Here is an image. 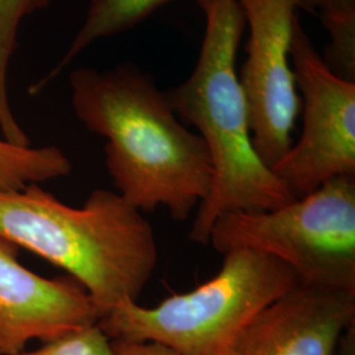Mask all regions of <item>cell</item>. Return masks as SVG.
Returning a JSON list of instances; mask_svg holds the SVG:
<instances>
[{"label": "cell", "mask_w": 355, "mask_h": 355, "mask_svg": "<svg viewBox=\"0 0 355 355\" xmlns=\"http://www.w3.org/2000/svg\"><path fill=\"white\" fill-rule=\"evenodd\" d=\"M208 245L223 255L237 249L271 255L304 287L355 292V177L330 179L275 209L220 216Z\"/></svg>", "instance_id": "5b68a950"}, {"label": "cell", "mask_w": 355, "mask_h": 355, "mask_svg": "<svg viewBox=\"0 0 355 355\" xmlns=\"http://www.w3.org/2000/svg\"><path fill=\"white\" fill-rule=\"evenodd\" d=\"M249 26L246 61L239 74L254 149L270 168L293 145L302 98L291 64L297 0H239Z\"/></svg>", "instance_id": "52a82bcc"}, {"label": "cell", "mask_w": 355, "mask_h": 355, "mask_svg": "<svg viewBox=\"0 0 355 355\" xmlns=\"http://www.w3.org/2000/svg\"><path fill=\"white\" fill-rule=\"evenodd\" d=\"M70 87L76 117L107 140L105 166L117 193L141 212L164 205L175 221H187L209 190V155L153 76L129 64L79 67Z\"/></svg>", "instance_id": "6da1fadb"}, {"label": "cell", "mask_w": 355, "mask_h": 355, "mask_svg": "<svg viewBox=\"0 0 355 355\" xmlns=\"http://www.w3.org/2000/svg\"><path fill=\"white\" fill-rule=\"evenodd\" d=\"M299 7L318 13L329 35L327 55L346 62L355 55V0H297Z\"/></svg>", "instance_id": "8fae6325"}, {"label": "cell", "mask_w": 355, "mask_h": 355, "mask_svg": "<svg viewBox=\"0 0 355 355\" xmlns=\"http://www.w3.org/2000/svg\"><path fill=\"white\" fill-rule=\"evenodd\" d=\"M291 64L302 94L303 130L271 170L300 199L330 179L355 177V82L330 71L299 19Z\"/></svg>", "instance_id": "8992f818"}, {"label": "cell", "mask_w": 355, "mask_h": 355, "mask_svg": "<svg viewBox=\"0 0 355 355\" xmlns=\"http://www.w3.org/2000/svg\"><path fill=\"white\" fill-rule=\"evenodd\" d=\"M167 1L170 0H91L83 24L76 37L73 38L61 61L38 82L37 89L58 76L94 42L132 29Z\"/></svg>", "instance_id": "30bf717a"}, {"label": "cell", "mask_w": 355, "mask_h": 355, "mask_svg": "<svg viewBox=\"0 0 355 355\" xmlns=\"http://www.w3.org/2000/svg\"><path fill=\"white\" fill-rule=\"evenodd\" d=\"M299 284L291 267L249 249L224 254L221 270L155 306L117 305L98 325L111 341L161 343L178 355H232L242 331Z\"/></svg>", "instance_id": "277c9868"}, {"label": "cell", "mask_w": 355, "mask_h": 355, "mask_svg": "<svg viewBox=\"0 0 355 355\" xmlns=\"http://www.w3.org/2000/svg\"><path fill=\"white\" fill-rule=\"evenodd\" d=\"M0 237L76 278L99 320L139 302L158 263L150 221L117 192L98 189L80 208L60 202L36 183L0 192Z\"/></svg>", "instance_id": "3957f363"}, {"label": "cell", "mask_w": 355, "mask_h": 355, "mask_svg": "<svg viewBox=\"0 0 355 355\" xmlns=\"http://www.w3.org/2000/svg\"><path fill=\"white\" fill-rule=\"evenodd\" d=\"M334 355H355V324L345 330Z\"/></svg>", "instance_id": "5bb4252c"}, {"label": "cell", "mask_w": 355, "mask_h": 355, "mask_svg": "<svg viewBox=\"0 0 355 355\" xmlns=\"http://www.w3.org/2000/svg\"><path fill=\"white\" fill-rule=\"evenodd\" d=\"M205 17L203 44L191 76L166 92L179 119L199 130L211 162V183L198 205L190 240L208 245L220 216L270 211L295 200L254 149L248 107L236 71L245 31L239 0H196Z\"/></svg>", "instance_id": "7a4b0ae2"}, {"label": "cell", "mask_w": 355, "mask_h": 355, "mask_svg": "<svg viewBox=\"0 0 355 355\" xmlns=\"http://www.w3.org/2000/svg\"><path fill=\"white\" fill-rule=\"evenodd\" d=\"M12 355H114V352L111 340L96 324L44 343L36 350H23Z\"/></svg>", "instance_id": "7c38bea8"}, {"label": "cell", "mask_w": 355, "mask_h": 355, "mask_svg": "<svg viewBox=\"0 0 355 355\" xmlns=\"http://www.w3.org/2000/svg\"><path fill=\"white\" fill-rule=\"evenodd\" d=\"M17 253V245L0 237V355L99 322L96 305L76 278H42L23 266Z\"/></svg>", "instance_id": "ba28073f"}, {"label": "cell", "mask_w": 355, "mask_h": 355, "mask_svg": "<svg viewBox=\"0 0 355 355\" xmlns=\"http://www.w3.org/2000/svg\"><path fill=\"white\" fill-rule=\"evenodd\" d=\"M355 324V292L297 284L246 327L232 355H334Z\"/></svg>", "instance_id": "9c48e42d"}, {"label": "cell", "mask_w": 355, "mask_h": 355, "mask_svg": "<svg viewBox=\"0 0 355 355\" xmlns=\"http://www.w3.org/2000/svg\"><path fill=\"white\" fill-rule=\"evenodd\" d=\"M114 355H178L161 343L111 341Z\"/></svg>", "instance_id": "4fadbf2b"}]
</instances>
